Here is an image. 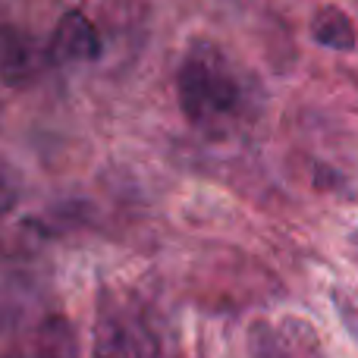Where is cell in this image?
Returning a JSON list of instances; mask_svg holds the SVG:
<instances>
[{
    "label": "cell",
    "mask_w": 358,
    "mask_h": 358,
    "mask_svg": "<svg viewBox=\"0 0 358 358\" xmlns=\"http://www.w3.org/2000/svg\"><path fill=\"white\" fill-rule=\"evenodd\" d=\"M311 38L321 48H330V50H352L358 44L352 16L346 10H340V6H321L311 16Z\"/></svg>",
    "instance_id": "cell-6"
},
{
    "label": "cell",
    "mask_w": 358,
    "mask_h": 358,
    "mask_svg": "<svg viewBox=\"0 0 358 358\" xmlns=\"http://www.w3.org/2000/svg\"><path fill=\"white\" fill-rule=\"evenodd\" d=\"M50 60L54 63H88L101 57V35L94 22L82 10L63 13L50 38Z\"/></svg>",
    "instance_id": "cell-3"
},
{
    "label": "cell",
    "mask_w": 358,
    "mask_h": 358,
    "mask_svg": "<svg viewBox=\"0 0 358 358\" xmlns=\"http://www.w3.org/2000/svg\"><path fill=\"white\" fill-rule=\"evenodd\" d=\"M13 204H16V192H13L10 185H6L3 179H0V214H6V210H10Z\"/></svg>",
    "instance_id": "cell-8"
},
{
    "label": "cell",
    "mask_w": 358,
    "mask_h": 358,
    "mask_svg": "<svg viewBox=\"0 0 358 358\" xmlns=\"http://www.w3.org/2000/svg\"><path fill=\"white\" fill-rule=\"evenodd\" d=\"M151 343L138 317L120 302H104L94 324V358H148Z\"/></svg>",
    "instance_id": "cell-2"
},
{
    "label": "cell",
    "mask_w": 358,
    "mask_h": 358,
    "mask_svg": "<svg viewBox=\"0 0 358 358\" xmlns=\"http://www.w3.org/2000/svg\"><path fill=\"white\" fill-rule=\"evenodd\" d=\"M252 343H255V358H321L311 330H305L302 324L292 321L277 330L264 327V334L255 336Z\"/></svg>",
    "instance_id": "cell-4"
},
{
    "label": "cell",
    "mask_w": 358,
    "mask_h": 358,
    "mask_svg": "<svg viewBox=\"0 0 358 358\" xmlns=\"http://www.w3.org/2000/svg\"><path fill=\"white\" fill-rule=\"evenodd\" d=\"M179 110L198 129H220L242 113V82L214 44H192L176 73Z\"/></svg>",
    "instance_id": "cell-1"
},
{
    "label": "cell",
    "mask_w": 358,
    "mask_h": 358,
    "mask_svg": "<svg viewBox=\"0 0 358 358\" xmlns=\"http://www.w3.org/2000/svg\"><path fill=\"white\" fill-rule=\"evenodd\" d=\"M35 358H73V346H69V330L63 321H50L41 334Z\"/></svg>",
    "instance_id": "cell-7"
},
{
    "label": "cell",
    "mask_w": 358,
    "mask_h": 358,
    "mask_svg": "<svg viewBox=\"0 0 358 358\" xmlns=\"http://www.w3.org/2000/svg\"><path fill=\"white\" fill-rule=\"evenodd\" d=\"M349 248H352V255H355V261H358V227L349 233Z\"/></svg>",
    "instance_id": "cell-9"
},
{
    "label": "cell",
    "mask_w": 358,
    "mask_h": 358,
    "mask_svg": "<svg viewBox=\"0 0 358 358\" xmlns=\"http://www.w3.org/2000/svg\"><path fill=\"white\" fill-rule=\"evenodd\" d=\"M38 73V57L31 41L13 25H0V79L19 88Z\"/></svg>",
    "instance_id": "cell-5"
}]
</instances>
